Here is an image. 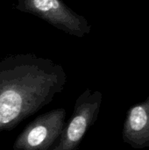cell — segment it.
<instances>
[{
  "label": "cell",
  "mask_w": 149,
  "mask_h": 150,
  "mask_svg": "<svg viewBox=\"0 0 149 150\" xmlns=\"http://www.w3.org/2000/svg\"><path fill=\"white\" fill-rule=\"evenodd\" d=\"M67 82L63 67L33 54L0 61V132L9 131L52 102Z\"/></svg>",
  "instance_id": "1"
},
{
  "label": "cell",
  "mask_w": 149,
  "mask_h": 150,
  "mask_svg": "<svg viewBox=\"0 0 149 150\" xmlns=\"http://www.w3.org/2000/svg\"><path fill=\"white\" fill-rule=\"evenodd\" d=\"M14 8L34 15L54 27L78 38L84 37L91 31L87 19L74 11L62 0H18Z\"/></svg>",
  "instance_id": "2"
},
{
  "label": "cell",
  "mask_w": 149,
  "mask_h": 150,
  "mask_svg": "<svg viewBox=\"0 0 149 150\" xmlns=\"http://www.w3.org/2000/svg\"><path fill=\"white\" fill-rule=\"evenodd\" d=\"M102 103L99 91L86 90L76 99L72 116L51 150H77L83 137L97 119Z\"/></svg>",
  "instance_id": "3"
},
{
  "label": "cell",
  "mask_w": 149,
  "mask_h": 150,
  "mask_svg": "<svg viewBox=\"0 0 149 150\" xmlns=\"http://www.w3.org/2000/svg\"><path fill=\"white\" fill-rule=\"evenodd\" d=\"M66 110L54 109L37 117L19 134L13 150H51L66 124Z\"/></svg>",
  "instance_id": "4"
},
{
  "label": "cell",
  "mask_w": 149,
  "mask_h": 150,
  "mask_svg": "<svg viewBox=\"0 0 149 150\" xmlns=\"http://www.w3.org/2000/svg\"><path fill=\"white\" fill-rule=\"evenodd\" d=\"M123 138L137 149L149 146V97L129 110L124 125Z\"/></svg>",
  "instance_id": "5"
}]
</instances>
